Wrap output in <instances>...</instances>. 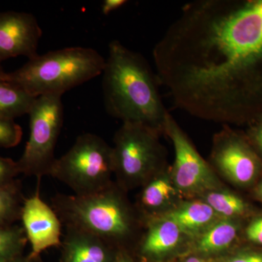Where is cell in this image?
I'll return each instance as SVG.
<instances>
[{
    "label": "cell",
    "instance_id": "9a60e30c",
    "mask_svg": "<svg viewBox=\"0 0 262 262\" xmlns=\"http://www.w3.org/2000/svg\"><path fill=\"white\" fill-rule=\"evenodd\" d=\"M164 216L175 222L184 235L194 238L221 219L204 201L185 202Z\"/></svg>",
    "mask_w": 262,
    "mask_h": 262
},
{
    "label": "cell",
    "instance_id": "52a82bcc",
    "mask_svg": "<svg viewBox=\"0 0 262 262\" xmlns=\"http://www.w3.org/2000/svg\"><path fill=\"white\" fill-rule=\"evenodd\" d=\"M29 115V136L18 161L19 172L41 180L49 176L56 158L55 149L63 123L62 95L38 96Z\"/></svg>",
    "mask_w": 262,
    "mask_h": 262
},
{
    "label": "cell",
    "instance_id": "3957f363",
    "mask_svg": "<svg viewBox=\"0 0 262 262\" xmlns=\"http://www.w3.org/2000/svg\"><path fill=\"white\" fill-rule=\"evenodd\" d=\"M125 192L114 182L88 195L58 193L52 198L51 206L65 227L89 232L116 248L135 237L141 219Z\"/></svg>",
    "mask_w": 262,
    "mask_h": 262
},
{
    "label": "cell",
    "instance_id": "603a6c76",
    "mask_svg": "<svg viewBox=\"0 0 262 262\" xmlns=\"http://www.w3.org/2000/svg\"><path fill=\"white\" fill-rule=\"evenodd\" d=\"M19 173L17 162L0 156V185L15 182V177Z\"/></svg>",
    "mask_w": 262,
    "mask_h": 262
},
{
    "label": "cell",
    "instance_id": "7c38bea8",
    "mask_svg": "<svg viewBox=\"0 0 262 262\" xmlns=\"http://www.w3.org/2000/svg\"><path fill=\"white\" fill-rule=\"evenodd\" d=\"M61 247L63 262H115L118 251L94 234L66 227Z\"/></svg>",
    "mask_w": 262,
    "mask_h": 262
},
{
    "label": "cell",
    "instance_id": "8fae6325",
    "mask_svg": "<svg viewBox=\"0 0 262 262\" xmlns=\"http://www.w3.org/2000/svg\"><path fill=\"white\" fill-rule=\"evenodd\" d=\"M42 30L31 13H0V63L18 56H37Z\"/></svg>",
    "mask_w": 262,
    "mask_h": 262
},
{
    "label": "cell",
    "instance_id": "e0dca14e",
    "mask_svg": "<svg viewBox=\"0 0 262 262\" xmlns=\"http://www.w3.org/2000/svg\"><path fill=\"white\" fill-rule=\"evenodd\" d=\"M36 98L16 84L0 80V117L14 120L28 115Z\"/></svg>",
    "mask_w": 262,
    "mask_h": 262
},
{
    "label": "cell",
    "instance_id": "5b68a950",
    "mask_svg": "<svg viewBox=\"0 0 262 262\" xmlns=\"http://www.w3.org/2000/svg\"><path fill=\"white\" fill-rule=\"evenodd\" d=\"M113 176V146L91 133L79 136L70 149L56 158L49 174L81 196L108 187Z\"/></svg>",
    "mask_w": 262,
    "mask_h": 262
},
{
    "label": "cell",
    "instance_id": "4316f807",
    "mask_svg": "<svg viewBox=\"0 0 262 262\" xmlns=\"http://www.w3.org/2000/svg\"><path fill=\"white\" fill-rule=\"evenodd\" d=\"M115 262H133L132 259L129 257V255L125 251L120 250L117 255L116 259Z\"/></svg>",
    "mask_w": 262,
    "mask_h": 262
},
{
    "label": "cell",
    "instance_id": "5bb4252c",
    "mask_svg": "<svg viewBox=\"0 0 262 262\" xmlns=\"http://www.w3.org/2000/svg\"><path fill=\"white\" fill-rule=\"evenodd\" d=\"M138 201V211L143 220H149L155 213L170 206L180 195L170 173L160 170L142 186Z\"/></svg>",
    "mask_w": 262,
    "mask_h": 262
},
{
    "label": "cell",
    "instance_id": "30bf717a",
    "mask_svg": "<svg viewBox=\"0 0 262 262\" xmlns=\"http://www.w3.org/2000/svg\"><path fill=\"white\" fill-rule=\"evenodd\" d=\"M40 181L37 191L24 200L20 220L27 241L32 248L31 255L40 256L48 248L59 247L62 241V222L55 210L43 201L39 193Z\"/></svg>",
    "mask_w": 262,
    "mask_h": 262
},
{
    "label": "cell",
    "instance_id": "484cf974",
    "mask_svg": "<svg viewBox=\"0 0 262 262\" xmlns=\"http://www.w3.org/2000/svg\"><path fill=\"white\" fill-rule=\"evenodd\" d=\"M126 0H104L101 5L103 15H107L127 4Z\"/></svg>",
    "mask_w": 262,
    "mask_h": 262
},
{
    "label": "cell",
    "instance_id": "7a4b0ae2",
    "mask_svg": "<svg viewBox=\"0 0 262 262\" xmlns=\"http://www.w3.org/2000/svg\"><path fill=\"white\" fill-rule=\"evenodd\" d=\"M102 75L103 101L108 115L122 123L164 133L169 113L160 94L158 76L144 57L118 40L112 41Z\"/></svg>",
    "mask_w": 262,
    "mask_h": 262
},
{
    "label": "cell",
    "instance_id": "f1b7e54d",
    "mask_svg": "<svg viewBox=\"0 0 262 262\" xmlns=\"http://www.w3.org/2000/svg\"><path fill=\"white\" fill-rule=\"evenodd\" d=\"M184 262H206L203 261L201 258L194 257V256H192V257H189L187 258V259L184 260Z\"/></svg>",
    "mask_w": 262,
    "mask_h": 262
},
{
    "label": "cell",
    "instance_id": "2e32d148",
    "mask_svg": "<svg viewBox=\"0 0 262 262\" xmlns=\"http://www.w3.org/2000/svg\"><path fill=\"white\" fill-rule=\"evenodd\" d=\"M238 225L232 220L220 219L195 237V248L203 254H215L225 251L233 244Z\"/></svg>",
    "mask_w": 262,
    "mask_h": 262
},
{
    "label": "cell",
    "instance_id": "d6986e66",
    "mask_svg": "<svg viewBox=\"0 0 262 262\" xmlns=\"http://www.w3.org/2000/svg\"><path fill=\"white\" fill-rule=\"evenodd\" d=\"M24 200L17 182L0 185V227L13 226L20 220Z\"/></svg>",
    "mask_w": 262,
    "mask_h": 262
},
{
    "label": "cell",
    "instance_id": "d4e9b609",
    "mask_svg": "<svg viewBox=\"0 0 262 262\" xmlns=\"http://www.w3.org/2000/svg\"><path fill=\"white\" fill-rule=\"evenodd\" d=\"M225 262H262V253L258 252L239 253L227 258Z\"/></svg>",
    "mask_w": 262,
    "mask_h": 262
},
{
    "label": "cell",
    "instance_id": "ac0fdd59",
    "mask_svg": "<svg viewBox=\"0 0 262 262\" xmlns=\"http://www.w3.org/2000/svg\"><path fill=\"white\" fill-rule=\"evenodd\" d=\"M203 196V201L221 219L234 220L244 215L248 210L247 204L242 198L222 188L210 191Z\"/></svg>",
    "mask_w": 262,
    "mask_h": 262
},
{
    "label": "cell",
    "instance_id": "4fadbf2b",
    "mask_svg": "<svg viewBox=\"0 0 262 262\" xmlns=\"http://www.w3.org/2000/svg\"><path fill=\"white\" fill-rule=\"evenodd\" d=\"M145 225L139 241V250L144 256L158 257L171 252L184 236L175 222L163 215L146 220Z\"/></svg>",
    "mask_w": 262,
    "mask_h": 262
},
{
    "label": "cell",
    "instance_id": "6da1fadb",
    "mask_svg": "<svg viewBox=\"0 0 262 262\" xmlns=\"http://www.w3.org/2000/svg\"><path fill=\"white\" fill-rule=\"evenodd\" d=\"M160 84L202 120L249 122L262 114V0H196L153 49Z\"/></svg>",
    "mask_w": 262,
    "mask_h": 262
},
{
    "label": "cell",
    "instance_id": "f546056e",
    "mask_svg": "<svg viewBox=\"0 0 262 262\" xmlns=\"http://www.w3.org/2000/svg\"><path fill=\"white\" fill-rule=\"evenodd\" d=\"M6 76V72H4L3 67H2L1 63H0V80H4Z\"/></svg>",
    "mask_w": 262,
    "mask_h": 262
},
{
    "label": "cell",
    "instance_id": "4dcf8cb0",
    "mask_svg": "<svg viewBox=\"0 0 262 262\" xmlns=\"http://www.w3.org/2000/svg\"><path fill=\"white\" fill-rule=\"evenodd\" d=\"M258 193H259L260 196L262 198V182L261 185L259 186V188H258Z\"/></svg>",
    "mask_w": 262,
    "mask_h": 262
},
{
    "label": "cell",
    "instance_id": "277c9868",
    "mask_svg": "<svg viewBox=\"0 0 262 262\" xmlns=\"http://www.w3.org/2000/svg\"><path fill=\"white\" fill-rule=\"evenodd\" d=\"M106 58L93 48L72 47L30 58L20 68L6 73L5 80L29 94L62 95L102 75Z\"/></svg>",
    "mask_w": 262,
    "mask_h": 262
},
{
    "label": "cell",
    "instance_id": "9c48e42d",
    "mask_svg": "<svg viewBox=\"0 0 262 262\" xmlns=\"http://www.w3.org/2000/svg\"><path fill=\"white\" fill-rule=\"evenodd\" d=\"M210 165L239 187L252 184L262 171V160L246 136L227 126L213 137Z\"/></svg>",
    "mask_w": 262,
    "mask_h": 262
},
{
    "label": "cell",
    "instance_id": "83f0119b",
    "mask_svg": "<svg viewBox=\"0 0 262 262\" xmlns=\"http://www.w3.org/2000/svg\"><path fill=\"white\" fill-rule=\"evenodd\" d=\"M39 258V256H34L32 255H29V257L23 259V258L16 257L13 259L9 260V261L5 262H37V260Z\"/></svg>",
    "mask_w": 262,
    "mask_h": 262
},
{
    "label": "cell",
    "instance_id": "ba28073f",
    "mask_svg": "<svg viewBox=\"0 0 262 262\" xmlns=\"http://www.w3.org/2000/svg\"><path fill=\"white\" fill-rule=\"evenodd\" d=\"M164 133L173 145L175 160L170 175L181 195L203 196L222 188L213 168L202 158L170 113L167 115Z\"/></svg>",
    "mask_w": 262,
    "mask_h": 262
},
{
    "label": "cell",
    "instance_id": "8992f818",
    "mask_svg": "<svg viewBox=\"0 0 262 262\" xmlns=\"http://www.w3.org/2000/svg\"><path fill=\"white\" fill-rule=\"evenodd\" d=\"M156 131L135 124L122 123L113 146L114 176L125 191L141 187L163 170L165 153Z\"/></svg>",
    "mask_w": 262,
    "mask_h": 262
},
{
    "label": "cell",
    "instance_id": "7402d4cb",
    "mask_svg": "<svg viewBox=\"0 0 262 262\" xmlns=\"http://www.w3.org/2000/svg\"><path fill=\"white\" fill-rule=\"evenodd\" d=\"M248 141L262 160V114L248 122Z\"/></svg>",
    "mask_w": 262,
    "mask_h": 262
},
{
    "label": "cell",
    "instance_id": "44dd1931",
    "mask_svg": "<svg viewBox=\"0 0 262 262\" xmlns=\"http://www.w3.org/2000/svg\"><path fill=\"white\" fill-rule=\"evenodd\" d=\"M22 136L21 127L14 120L0 117V147L8 149L18 145Z\"/></svg>",
    "mask_w": 262,
    "mask_h": 262
},
{
    "label": "cell",
    "instance_id": "ffe728a7",
    "mask_svg": "<svg viewBox=\"0 0 262 262\" xmlns=\"http://www.w3.org/2000/svg\"><path fill=\"white\" fill-rule=\"evenodd\" d=\"M27 242L23 227L15 225L0 227V262L18 257Z\"/></svg>",
    "mask_w": 262,
    "mask_h": 262
},
{
    "label": "cell",
    "instance_id": "cb8c5ba5",
    "mask_svg": "<svg viewBox=\"0 0 262 262\" xmlns=\"http://www.w3.org/2000/svg\"><path fill=\"white\" fill-rule=\"evenodd\" d=\"M246 234L251 242L262 246V215L251 221L246 228Z\"/></svg>",
    "mask_w": 262,
    "mask_h": 262
}]
</instances>
